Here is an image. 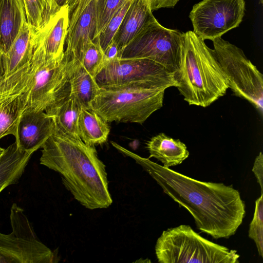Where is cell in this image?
<instances>
[{"label": "cell", "mask_w": 263, "mask_h": 263, "mask_svg": "<svg viewBox=\"0 0 263 263\" xmlns=\"http://www.w3.org/2000/svg\"><path fill=\"white\" fill-rule=\"evenodd\" d=\"M36 30L28 24L27 18L22 24L21 30L6 54H3L5 75L14 72L32 59L33 54V40Z\"/></svg>", "instance_id": "19"}, {"label": "cell", "mask_w": 263, "mask_h": 263, "mask_svg": "<svg viewBox=\"0 0 263 263\" xmlns=\"http://www.w3.org/2000/svg\"><path fill=\"white\" fill-rule=\"evenodd\" d=\"M104 53L106 62L119 58V50L113 40L104 51Z\"/></svg>", "instance_id": "33"}, {"label": "cell", "mask_w": 263, "mask_h": 263, "mask_svg": "<svg viewBox=\"0 0 263 263\" xmlns=\"http://www.w3.org/2000/svg\"><path fill=\"white\" fill-rule=\"evenodd\" d=\"M96 0L90 2L77 20L68 27L64 57L79 61L88 44L93 41L96 28Z\"/></svg>", "instance_id": "14"}, {"label": "cell", "mask_w": 263, "mask_h": 263, "mask_svg": "<svg viewBox=\"0 0 263 263\" xmlns=\"http://www.w3.org/2000/svg\"><path fill=\"white\" fill-rule=\"evenodd\" d=\"M263 155L260 152L256 157L252 171L255 175L259 185L260 186L261 193L263 191Z\"/></svg>", "instance_id": "31"}, {"label": "cell", "mask_w": 263, "mask_h": 263, "mask_svg": "<svg viewBox=\"0 0 263 263\" xmlns=\"http://www.w3.org/2000/svg\"><path fill=\"white\" fill-rule=\"evenodd\" d=\"M155 252L160 263H239L237 251L214 243L181 224L163 231Z\"/></svg>", "instance_id": "5"}, {"label": "cell", "mask_w": 263, "mask_h": 263, "mask_svg": "<svg viewBox=\"0 0 263 263\" xmlns=\"http://www.w3.org/2000/svg\"><path fill=\"white\" fill-rule=\"evenodd\" d=\"M70 92L81 108L91 110L90 105L99 88L96 78L78 61L73 63L69 80Z\"/></svg>", "instance_id": "21"}, {"label": "cell", "mask_w": 263, "mask_h": 263, "mask_svg": "<svg viewBox=\"0 0 263 263\" xmlns=\"http://www.w3.org/2000/svg\"><path fill=\"white\" fill-rule=\"evenodd\" d=\"M245 11L244 0H202L193 6L189 17L197 36L213 41L238 27Z\"/></svg>", "instance_id": "11"}, {"label": "cell", "mask_w": 263, "mask_h": 263, "mask_svg": "<svg viewBox=\"0 0 263 263\" xmlns=\"http://www.w3.org/2000/svg\"><path fill=\"white\" fill-rule=\"evenodd\" d=\"M92 1L93 0H74L72 3L69 5V26L71 25L77 20L85 7Z\"/></svg>", "instance_id": "30"}, {"label": "cell", "mask_w": 263, "mask_h": 263, "mask_svg": "<svg viewBox=\"0 0 263 263\" xmlns=\"http://www.w3.org/2000/svg\"><path fill=\"white\" fill-rule=\"evenodd\" d=\"M34 151L21 150L15 142L0 155V193L17 183Z\"/></svg>", "instance_id": "20"}, {"label": "cell", "mask_w": 263, "mask_h": 263, "mask_svg": "<svg viewBox=\"0 0 263 263\" xmlns=\"http://www.w3.org/2000/svg\"><path fill=\"white\" fill-rule=\"evenodd\" d=\"M112 146L134 159L167 194L193 216L198 229L215 239L234 235L245 215L239 191L222 183L205 182L185 176L142 157L117 143Z\"/></svg>", "instance_id": "1"}, {"label": "cell", "mask_w": 263, "mask_h": 263, "mask_svg": "<svg viewBox=\"0 0 263 263\" xmlns=\"http://www.w3.org/2000/svg\"><path fill=\"white\" fill-rule=\"evenodd\" d=\"M42 148L41 164L60 173L65 187L82 205L95 210L111 204L106 166L95 146L55 128Z\"/></svg>", "instance_id": "2"}, {"label": "cell", "mask_w": 263, "mask_h": 263, "mask_svg": "<svg viewBox=\"0 0 263 263\" xmlns=\"http://www.w3.org/2000/svg\"><path fill=\"white\" fill-rule=\"evenodd\" d=\"M23 1L27 22L36 30L43 27L60 8L54 0Z\"/></svg>", "instance_id": "25"}, {"label": "cell", "mask_w": 263, "mask_h": 263, "mask_svg": "<svg viewBox=\"0 0 263 263\" xmlns=\"http://www.w3.org/2000/svg\"><path fill=\"white\" fill-rule=\"evenodd\" d=\"M249 237L255 242L259 255L263 257V194L255 201L253 219L249 229Z\"/></svg>", "instance_id": "29"}, {"label": "cell", "mask_w": 263, "mask_h": 263, "mask_svg": "<svg viewBox=\"0 0 263 263\" xmlns=\"http://www.w3.org/2000/svg\"><path fill=\"white\" fill-rule=\"evenodd\" d=\"M165 90L141 82L99 87L90 108L108 123L142 124L162 107Z\"/></svg>", "instance_id": "4"}, {"label": "cell", "mask_w": 263, "mask_h": 263, "mask_svg": "<svg viewBox=\"0 0 263 263\" xmlns=\"http://www.w3.org/2000/svg\"><path fill=\"white\" fill-rule=\"evenodd\" d=\"M99 87L141 82L166 89L177 86L174 76L159 64L144 59L116 58L107 62L96 77Z\"/></svg>", "instance_id": "10"}, {"label": "cell", "mask_w": 263, "mask_h": 263, "mask_svg": "<svg viewBox=\"0 0 263 263\" xmlns=\"http://www.w3.org/2000/svg\"><path fill=\"white\" fill-rule=\"evenodd\" d=\"M4 150V148L0 147V155L3 153V151Z\"/></svg>", "instance_id": "36"}, {"label": "cell", "mask_w": 263, "mask_h": 263, "mask_svg": "<svg viewBox=\"0 0 263 263\" xmlns=\"http://www.w3.org/2000/svg\"><path fill=\"white\" fill-rule=\"evenodd\" d=\"M108 123L96 112L82 108L78 119L79 137L88 145L102 144L106 141L110 132Z\"/></svg>", "instance_id": "23"}, {"label": "cell", "mask_w": 263, "mask_h": 263, "mask_svg": "<svg viewBox=\"0 0 263 263\" xmlns=\"http://www.w3.org/2000/svg\"><path fill=\"white\" fill-rule=\"evenodd\" d=\"M69 24V6L66 5L60 7L45 25L35 31L33 48L44 54L46 61H61L64 59Z\"/></svg>", "instance_id": "12"}, {"label": "cell", "mask_w": 263, "mask_h": 263, "mask_svg": "<svg viewBox=\"0 0 263 263\" xmlns=\"http://www.w3.org/2000/svg\"><path fill=\"white\" fill-rule=\"evenodd\" d=\"M55 124L45 111L25 109L20 117L14 137L23 151L35 152L53 133Z\"/></svg>", "instance_id": "13"}, {"label": "cell", "mask_w": 263, "mask_h": 263, "mask_svg": "<svg viewBox=\"0 0 263 263\" xmlns=\"http://www.w3.org/2000/svg\"><path fill=\"white\" fill-rule=\"evenodd\" d=\"M133 0H126L111 18L105 28L96 39L104 51L113 40L124 16Z\"/></svg>", "instance_id": "28"}, {"label": "cell", "mask_w": 263, "mask_h": 263, "mask_svg": "<svg viewBox=\"0 0 263 263\" xmlns=\"http://www.w3.org/2000/svg\"><path fill=\"white\" fill-rule=\"evenodd\" d=\"M177 88L189 105L210 106L229 88L226 77L213 49L193 31L183 34Z\"/></svg>", "instance_id": "3"}, {"label": "cell", "mask_w": 263, "mask_h": 263, "mask_svg": "<svg viewBox=\"0 0 263 263\" xmlns=\"http://www.w3.org/2000/svg\"><path fill=\"white\" fill-rule=\"evenodd\" d=\"M5 71L4 68L3 54L0 52V81L4 77Z\"/></svg>", "instance_id": "34"}, {"label": "cell", "mask_w": 263, "mask_h": 263, "mask_svg": "<svg viewBox=\"0 0 263 263\" xmlns=\"http://www.w3.org/2000/svg\"><path fill=\"white\" fill-rule=\"evenodd\" d=\"M179 0H150L152 11L160 8H174Z\"/></svg>", "instance_id": "32"}, {"label": "cell", "mask_w": 263, "mask_h": 263, "mask_svg": "<svg viewBox=\"0 0 263 263\" xmlns=\"http://www.w3.org/2000/svg\"><path fill=\"white\" fill-rule=\"evenodd\" d=\"M259 3L260 4H262L263 3V0H259Z\"/></svg>", "instance_id": "37"}, {"label": "cell", "mask_w": 263, "mask_h": 263, "mask_svg": "<svg viewBox=\"0 0 263 263\" xmlns=\"http://www.w3.org/2000/svg\"><path fill=\"white\" fill-rule=\"evenodd\" d=\"M126 0H97L96 3V28L93 41L105 28L111 18Z\"/></svg>", "instance_id": "27"}, {"label": "cell", "mask_w": 263, "mask_h": 263, "mask_svg": "<svg viewBox=\"0 0 263 263\" xmlns=\"http://www.w3.org/2000/svg\"><path fill=\"white\" fill-rule=\"evenodd\" d=\"M74 62L65 57L61 61L44 60L22 94L25 109L46 111L69 91V77Z\"/></svg>", "instance_id": "9"}, {"label": "cell", "mask_w": 263, "mask_h": 263, "mask_svg": "<svg viewBox=\"0 0 263 263\" xmlns=\"http://www.w3.org/2000/svg\"><path fill=\"white\" fill-rule=\"evenodd\" d=\"M183 34L162 26L153 17L122 49L119 58L149 60L174 76L180 68Z\"/></svg>", "instance_id": "6"}, {"label": "cell", "mask_w": 263, "mask_h": 263, "mask_svg": "<svg viewBox=\"0 0 263 263\" xmlns=\"http://www.w3.org/2000/svg\"><path fill=\"white\" fill-rule=\"evenodd\" d=\"M81 109L70 90L45 112L53 119L55 129L67 136L80 138L78 119Z\"/></svg>", "instance_id": "18"}, {"label": "cell", "mask_w": 263, "mask_h": 263, "mask_svg": "<svg viewBox=\"0 0 263 263\" xmlns=\"http://www.w3.org/2000/svg\"><path fill=\"white\" fill-rule=\"evenodd\" d=\"M153 17L150 0L133 1L113 39L119 55L144 24Z\"/></svg>", "instance_id": "16"}, {"label": "cell", "mask_w": 263, "mask_h": 263, "mask_svg": "<svg viewBox=\"0 0 263 263\" xmlns=\"http://www.w3.org/2000/svg\"><path fill=\"white\" fill-rule=\"evenodd\" d=\"M74 0H54L57 5L60 7L66 5H70Z\"/></svg>", "instance_id": "35"}, {"label": "cell", "mask_w": 263, "mask_h": 263, "mask_svg": "<svg viewBox=\"0 0 263 263\" xmlns=\"http://www.w3.org/2000/svg\"><path fill=\"white\" fill-rule=\"evenodd\" d=\"M215 54L229 88L251 103L262 116L263 75L239 47L220 37L212 41Z\"/></svg>", "instance_id": "7"}, {"label": "cell", "mask_w": 263, "mask_h": 263, "mask_svg": "<svg viewBox=\"0 0 263 263\" xmlns=\"http://www.w3.org/2000/svg\"><path fill=\"white\" fill-rule=\"evenodd\" d=\"M26 19L23 0H0V52L6 54Z\"/></svg>", "instance_id": "15"}, {"label": "cell", "mask_w": 263, "mask_h": 263, "mask_svg": "<svg viewBox=\"0 0 263 263\" xmlns=\"http://www.w3.org/2000/svg\"><path fill=\"white\" fill-rule=\"evenodd\" d=\"M44 60L43 53L33 49L32 58L28 63L0 81V96L17 95L24 93L37 68Z\"/></svg>", "instance_id": "22"}, {"label": "cell", "mask_w": 263, "mask_h": 263, "mask_svg": "<svg viewBox=\"0 0 263 263\" xmlns=\"http://www.w3.org/2000/svg\"><path fill=\"white\" fill-rule=\"evenodd\" d=\"M146 147L149 158L154 157L161 162L165 167L181 164L189 156L184 143L161 133L153 137L146 142Z\"/></svg>", "instance_id": "17"}, {"label": "cell", "mask_w": 263, "mask_h": 263, "mask_svg": "<svg viewBox=\"0 0 263 263\" xmlns=\"http://www.w3.org/2000/svg\"><path fill=\"white\" fill-rule=\"evenodd\" d=\"M25 105L22 94L0 96V139L8 135H15Z\"/></svg>", "instance_id": "24"}, {"label": "cell", "mask_w": 263, "mask_h": 263, "mask_svg": "<svg viewBox=\"0 0 263 263\" xmlns=\"http://www.w3.org/2000/svg\"><path fill=\"white\" fill-rule=\"evenodd\" d=\"M11 232H0V263H52L57 255L41 242L24 210L12 204L10 213Z\"/></svg>", "instance_id": "8"}, {"label": "cell", "mask_w": 263, "mask_h": 263, "mask_svg": "<svg viewBox=\"0 0 263 263\" xmlns=\"http://www.w3.org/2000/svg\"><path fill=\"white\" fill-rule=\"evenodd\" d=\"M85 69L96 78L106 61L98 39L90 42L78 61Z\"/></svg>", "instance_id": "26"}]
</instances>
